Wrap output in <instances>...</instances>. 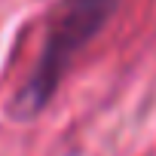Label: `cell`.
<instances>
[{"label": "cell", "instance_id": "cell-1", "mask_svg": "<svg viewBox=\"0 0 156 156\" xmlns=\"http://www.w3.org/2000/svg\"><path fill=\"white\" fill-rule=\"evenodd\" d=\"M113 6H116V0H64L58 6V12L52 16L46 28L40 58L16 101V110L22 116L40 110L52 98L55 86L61 83V76L76 58V52L104 28Z\"/></svg>", "mask_w": 156, "mask_h": 156}]
</instances>
